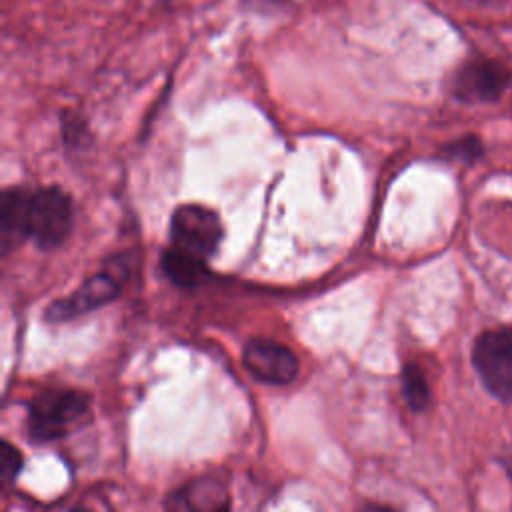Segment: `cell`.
<instances>
[{"instance_id": "cell-10", "label": "cell", "mask_w": 512, "mask_h": 512, "mask_svg": "<svg viewBox=\"0 0 512 512\" xmlns=\"http://www.w3.org/2000/svg\"><path fill=\"white\" fill-rule=\"evenodd\" d=\"M160 266H162V272L166 274V278L172 284L180 286V288L200 286L210 276L206 260H200V258L184 254V252H178L170 246L162 252Z\"/></svg>"}, {"instance_id": "cell-12", "label": "cell", "mask_w": 512, "mask_h": 512, "mask_svg": "<svg viewBox=\"0 0 512 512\" xmlns=\"http://www.w3.org/2000/svg\"><path fill=\"white\" fill-rule=\"evenodd\" d=\"M482 154H484V146H482L480 138L474 134H466V136L442 146V156H446L450 160L466 162V164L476 162L478 158H482Z\"/></svg>"}, {"instance_id": "cell-14", "label": "cell", "mask_w": 512, "mask_h": 512, "mask_svg": "<svg viewBox=\"0 0 512 512\" xmlns=\"http://www.w3.org/2000/svg\"><path fill=\"white\" fill-rule=\"evenodd\" d=\"M356 512H394V510H392V508H388V506H384V504L366 502V504H362Z\"/></svg>"}, {"instance_id": "cell-2", "label": "cell", "mask_w": 512, "mask_h": 512, "mask_svg": "<svg viewBox=\"0 0 512 512\" xmlns=\"http://www.w3.org/2000/svg\"><path fill=\"white\" fill-rule=\"evenodd\" d=\"M130 274V256L128 252L114 254L102 270L86 278L74 292H70L64 298L54 300L48 304L44 318L48 322H68L82 314H88L96 308L106 306L108 302L116 300L122 292L124 282Z\"/></svg>"}, {"instance_id": "cell-6", "label": "cell", "mask_w": 512, "mask_h": 512, "mask_svg": "<svg viewBox=\"0 0 512 512\" xmlns=\"http://www.w3.org/2000/svg\"><path fill=\"white\" fill-rule=\"evenodd\" d=\"M242 364L246 372L264 384L286 386L300 370L298 356L292 348L272 338H250L242 348Z\"/></svg>"}, {"instance_id": "cell-3", "label": "cell", "mask_w": 512, "mask_h": 512, "mask_svg": "<svg viewBox=\"0 0 512 512\" xmlns=\"http://www.w3.org/2000/svg\"><path fill=\"white\" fill-rule=\"evenodd\" d=\"M74 206L70 196L58 186L34 188L26 204V236L40 250L58 248L72 232Z\"/></svg>"}, {"instance_id": "cell-7", "label": "cell", "mask_w": 512, "mask_h": 512, "mask_svg": "<svg viewBox=\"0 0 512 512\" xmlns=\"http://www.w3.org/2000/svg\"><path fill=\"white\" fill-rule=\"evenodd\" d=\"M164 512H232L228 482L216 474H200L168 492Z\"/></svg>"}, {"instance_id": "cell-5", "label": "cell", "mask_w": 512, "mask_h": 512, "mask_svg": "<svg viewBox=\"0 0 512 512\" xmlns=\"http://www.w3.org/2000/svg\"><path fill=\"white\" fill-rule=\"evenodd\" d=\"M472 362L484 386L512 402V326L482 332L474 342Z\"/></svg>"}, {"instance_id": "cell-11", "label": "cell", "mask_w": 512, "mask_h": 512, "mask_svg": "<svg viewBox=\"0 0 512 512\" xmlns=\"http://www.w3.org/2000/svg\"><path fill=\"white\" fill-rule=\"evenodd\" d=\"M402 394L406 404L414 410L420 412L428 406L430 402V388L426 382L424 372L416 364H406L402 370Z\"/></svg>"}, {"instance_id": "cell-9", "label": "cell", "mask_w": 512, "mask_h": 512, "mask_svg": "<svg viewBox=\"0 0 512 512\" xmlns=\"http://www.w3.org/2000/svg\"><path fill=\"white\" fill-rule=\"evenodd\" d=\"M28 188H6L0 194V248L4 254L20 246L26 236Z\"/></svg>"}, {"instance_id": "cell-8", "label": "cell", "mask_w": 512, "mask_h": 512, "mask_svg": "<svg viewBox=\"0 0 512 512\" xmlns=\"http://www.w3.org/2000/svg\"><path fill=\"white\" fill-rule=\"evenodd\" d=\"M508 70L492 60H470L452 76V94L462 102H494L508 84Z\"/></svg>"}, {"instance_id": "cell-15", "label": "cell", "mask_w": 512, "mask_h": 512, "mask_svg": "<svg viewBox=\"0 0 512 512\" xmlns=\"http://www.w3.org/2000/svg\"><path fill=\"white\" fill-rule=\"evenodd\" d=\"M70 512H90L88 508H84V506H74Z\"/></svg>"}, {"instance_id": "cell-1", "label": "cell", "mask_w": 512, "mask_h": 512, "mask_svg": "<svg viewBox=\"0 0 512 512\" xmlns=\"http://www.w3.org/2000/svg\"><path fill=\"white\" fill-rule=\"evenodd\" d=\"M92 406V396L80 388H44L28 402V438L42 444L64 438Z\"/></svg>"}, {"instance_id": "cell-13", "label": "cell", "mask_w": 512, "mask_h": 512, "mask_svg": "<svg viewBox=\"0 0 512 512\" xmlns=\"http://www.w3.org/2000/svg\"><path fill=\"white\" fill-rule=\"evenodd\" d=\"M24 464L22 452L8 440L0 442V480L4 486L12 484Z\"/></svg>"}, {"instance_id": "cell-4", "label": "cell", "mask_w": 512, "mask_h": 512, "mask_svg": "<svg viewBox=\"0 0 512 512\" xmlns=\"http://www.w3.org/2000/svg\"><path fill=\"white\" fill-rule=\"evenodd\" d=\"M224 236L218 214L202 204H182L170 218V248L210 260Z\"/></svg>"}]
</instances>
